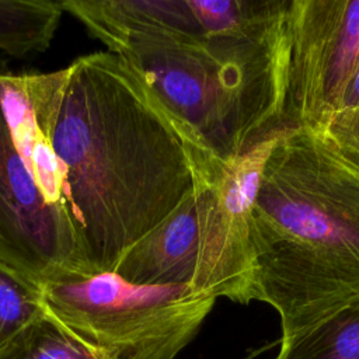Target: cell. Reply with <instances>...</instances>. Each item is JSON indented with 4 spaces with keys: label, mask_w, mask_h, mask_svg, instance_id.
<instances>
[{
    "label": "cell",
    "mask_w": 359,
    "mask_h": 359,
    "mask_svg": "<svg viewBox=\"0 0 359 359\" xmlns=\"http://www.w3.org/2000/svg\"><path fill=\"white\" fill-rule=\"evenodd\" d=\"M358 115H359V65L355 67L353 73L351 74L344 88V93L341 95L335 114L332 115L331 121L328 122L324 132L321 133L330 135L344 128L349 122H352Z\"/></svg>",
    "instance_id": "obj_12"
},
{
    "label": "cell",
    "mask_w": 359,
    "mask_h": 359,
    "mask_svg": "<svg viewBox=\"0 0 359 359\" xmlns=\"http://www.w3.org/2000/svg\"><path fill=\"white\" fill-rule=\"evenodd\" d=\"M67 80L69 66L49 73H11L0 66V105L11 140L45 201L73 219L53 147Z\"/></svg>",
    "instance_id": "obj_8"
},
{
    "label": "cell",
    "mask_w": 359,
    "mask_h": 359,
    "mask_svg": "<svg viewBox=\"0 0 359 359\" xmlns=\"http://www.w3.org/2000/svg\"><path fill=\"white\" fill-rule=\"evenodd\" d=\"M252 299L280 320V342L359 293V158L327 135L286 130L250 213Z\"/></svg>",
    "instance_id": "obj_2"
},
{
    "label": "cell",
    "mask_w": 359,
    "mask_h": 359,
    "mask_svg": "<svg viewBox=\"0 0 359 359\" xmlns=\"http://www.w3.org/2000/svg\"><path fill=\"white\" fill-rule=\"evenodd\" d=\"M41 289L46 309L111 359H175L216 302L187 286L136 285L115 272Z\"/></svg>",
    "instance_id": "obj_5"
},
{
    "label": "cell",
    "mask_w": 359,
    "mask_h": 359,
    "mask_svg": "<svg viewBox=\"0 0 359 359\" xmlns=\"http://www.w3.org/2000/svg\"><path fill=\"white\" fill-rule=\"evenodd\" d=\"M0 261L39 287L91 276L73 219L42 196L11 140L1 105Z\"/></svg>",
    "instance_id": "obj_7"
},
{
    "label": "cell",
    "mask_w": 359,
    "mask_h": 359,
    "mask_svg": "<svg viewBox=\"0 0 359 359\" xmlns=\"http://www.w3.org/2000/svg\"><path fill=\"white\" fill-rule=\"evenodd\" d=\"M53 147L91 275L115 272L195 189L216 156L109 50L69 65Z\"/></svg>",
    "instance_id": "obj_1"
},
{
    "label": "cell",
    "mask_w": 359,
    "mask_h": 359,
    "mask_svg": "<svg viewBox=\"0 0 359 359\" xmlns=\"http://www.w3.org/2000/svg\"><path fill=\"white\" fill-rule=\"evenodd\" d=\"M325 135V133H324ZM344 150L359 158V115L344 128L327 135Z\"/></svg>",
    "instance_id": "obj_13"
},
{
    "label": "cell",
    "mask_w": 359,
    "mask_h": 359,
    "mask_svg": "<svg viewBox=\"0 0 359 359\" xmlns=\"http://www.w3.org/2000/svg\"><path fill=\"white\" fill-rule=\"evenodd\" d=\"M45 311L42 289L0 261V351Z\"/></svg>",
    "instance_id": "obj_11"
},
{
    "label": "cell",
    "mask_w": 359,
    "mask_h": 359,
    "mask_svg": "<svg viewBox=\"0 0 359 359\" xmlns=\"http://www.w3.org/2000/svg\"><path fill=\"white\" fill-rule=\"evenodd\" d=\"M279 137L233 160L216 156L195 189L126 252L115 273L136 285L187 286L215 300L252 302L250 213Z\"/></svg>",
    "instance_id": "obj_4"
},
{
    "label": "cell",
    "mask_w": 359,
    "mask_h": 359,
    "mask_svg": "<svg viewBox=\"0 0 359 359\" xmlns=\"http://www.w3.org/2000/svg\"><path fill=\"white\" fill-rule=\"evenodd\" d=\"M272 359H359V293L300 334L279 342Z\"/></svg>",
    "instance_id": "obj_9"
},
{
    "label": "cell",
    "mask_w": 359,
    "mask_h": 359,
    "mask_svg": "<svg viewBox=\"0 0 359 359\" xmlns=\"http://www.w3.org/2000/svg\"><path fill=\"white\" fill-rule=\"evenodd\" d=\"M0 359H111V356L87 342L46 309L0 351Z\"/></svg>",
    "instance_id": "obj_10"
},
{
    "label": "cell",
    "mask_w": 359,
    "mask_h": 359,
    "mask_svg": "<svg viewBox=\"0 0 359 359\" xmlns=\"http://www.w3.org/2000/svg\"><path fill=\"white\" fill-rule=\"evenodd\" d=\"M283 41L287 130L324 132L359 65V0H289Z\"/></svg>",
    "instance_id": "obj_6"
},
{
    "label": "cell",
    "mask_w": 359,
    "mask_h": 359,
    "mask_svg": "<svg viewBox=\"0 0 359 359\" xmlns=\"http://www.w3.org/2000/svg\"><path fill=\"white\" fill-rule=\"evenodd\" d=\"M289 0L248 27L206 41L118 39L123 57L213 154L233 160L287 130L283 27Z\"/></svg>",
    "instance_id": "obj_3"
}]
</instances>
